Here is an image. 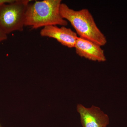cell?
I'll return each mask as SVG.
<instances>
[{
	"label": "cell",
	"mask_w": 127,
	"mask_h": 127,
	"mask_svg": "<svg viewBox=\"0 0 127 127\" xmlns=\"http://www.w3.org/2000/svg\"><path fill=\"white\" fill-rule=\"evenodd\" d=\"M61 0L36 1L28 4L25 16V27L37 29L49 26H66L68 22L60 14Z\"/></svg>",
	"instance_id": "1"
},
{
	"label": "cell",
	"mask_w": 127,
	"mask_h": 127,
	"mask_svg": "<svg viewBox=\"0 0 127 127\" xmlns=\"http://www.w3.org/2000/svg\"><path fill=\"white\" fill-rule=\"evenodd\" d=\"M60 12L63 18L70 22L79 37L101 46L106 44V36L98 27L88 9L76 11L70 8L66 4L61 3Z\"/></svg>",
	"instance_id": "2"
},
{
	"label": "cell",
	"mask_w": 127,
	"mask_h": 127,
	"mask_svg": "<svg viewBox=\"0 0 127 127\" xmlns=\"http://www.w3.org/2000/svg\"><path fill=\"white\" fill-rule=\"evenodd\" d=\"M31 1L12 0L0 4V30L7 35L15 31H23L27 8Z\"/></svg>",
	"instance_id": "3"
},
{
	"label": "cell",
	"mask_w": 127,
	"mask_h": 127,
	"mask_svg": "<svg viewBox=\"0 0 127 127\" xmlns=\"http://www.w3.org/2000/svg\"><path fill=\"white\" fill-rule=\"evenodd\" d=\"M77 110L83 127H106L109 124L108 116L98 107L87 108L79 104L77 106Z\"/></svg>",
	"instance_id": "4"
},
{
	"label": "cell",
	"mask_w": 127,
	"mask_h": 127,
	"mask_svg": "<svg viewBox=\"0 0 127 127\" xmlns=\"http://www.w3.org/2000/svg\"><path fill=\"white\" fill-rule=\"evenodd\" d=\"M41 36L53 38L63 45L69 48L75 47L78 37L77 34L71 29L62 26H49L45 27L40 32Z\"/></svg>",
	"instance_id": "5"
},
{
	"label": "cell",
	"mask_w": 127,
	"mask_h": 127,
	"mask_svg": "<svg viewBox=\"0 0 127 127\" xmlns=\"http://www.w3.org/2000/svg\"><path fill=\"white\" fill-rule=\"evenodd\" d=\"M101 46L78 37L75 46L76 52L81 57L93 61L104 62L106 58Z\"/></svg>",
	"instance_id": "6"
},
{
	"label": "cell",
	"mask_w": 127,
	"mask_h": 127,
	"mask_svg": "<svg viewBox=\"0 0 127 127\" xmlns=\"http://www.w3.org/2000/svg\"><path fill=\"white\" fill-rule=\"evenodd\" d=\"M7 35L0 30V42L5 40L7 39Z\"/></svg>",
	"instance_id": "7"
},
{
	"label": "cell",
	"mask_w": 127,
	"mask_h": 127,
	"mask_svg": "<svg viewBox=\"0 0 127 127\" xmlns=\"http://www.w3.org/2000/svg\"><path fill=\"white\" fill-rule=\"evenodd\" d=\"M12 1V0H0V4L4 2H10Z\"/></svg>",
	"instance_id": "8"
},
{
	"label": "cell",
	"mask_w": 127,
	"mask_h": 127,
	"mask_svg": "<svg viewBox=\"0 0 127 127\" xmlns=\"http://www.w3.org/2000/svg\"><path fill=\"white\" fill-rule=\"evenodd\" d=\"M0 127H1L0 125Z\"/></svg>",
	"instance_id": "9"
}]
</instances>
